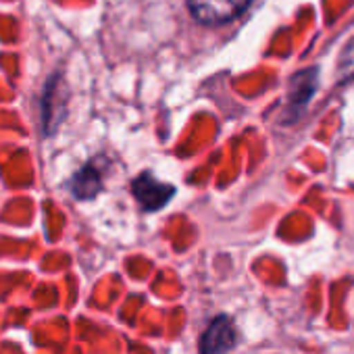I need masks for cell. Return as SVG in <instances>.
<instances>
[{
	"mask_svg": "<svg viewBox=\"0 0 354 354\" xmlns=\"http://www.w3.org/2000/svg\"><path fill=\"white\" fill-rule=\"evenodd\" d=\"M131 194L144 211H158L173 198L175 188L158 182L152 173H142L131 182Z\"/></svg>",
	"mask_w": 354,
	"mask_h": 354,
	"instance_id": "2",
	"label": "cell"
},
{
	"mask_svg": "<svg viewBox=\"0 0 354 354\" xmlns=\"http://www.w3.org/2000/svg\"><path fill=\"white\" fill-rule=\"evenodd\" d=\"M65 115V86L61 82V75L55 73L48 77L44 92H42V131L46 136H53L63 121Z\"/></svg>",
	"mask_w": 354,
	"mask_h": 354,
	"instance_id": "3",
	"label": "cell"
},
{
	"mask_svg": "<svg viewBox=\"0 0 354 354\" xmlns=\"http://www.w3.org/2000/svg\"><path fill=\"white\" fill-rule=\"evenodd\" d=\"M252 0H188L190 13L203 26H223L238 19Z\"/></svg>",
	"mask_w": 354,
	"mask_h": 354,
	"instance_id": "1",
	"label": "cell"
},
{
	"mask_svg": "<svg viewBox=\"0 0 354 354\" xmlns=\"http://www.w3.org/2000/svg\"><path fill=\"white\" fill-rule=\"evenodd\" d=\"M234 344H236V331H234L230 319L219 317L209 325V329L201 337V352L203 354H223V352L232 350Z\"/></svg>",
	"mask_w": 354,
	"mask_h": 354,
	"instance_id": "4",
	"label": "cell"
},
{
	"mask_svg": "<svg viewBox=\"0 0 354 354\" xmlns=\"http://www.w3.org/2000/svg\"><path fill=\"white\" fill-rule=\"evenodd\" d=\"M100 188H102V177H100V169H96L94 162L80 169L71 180V192L80 201L94 198L100 192Z\"/></svg>",
	"mask_w": 354,
	"mask_h": 354,
	"instance_id": "5",
	"label": "cell"
},
{
	"mask_svg": "<svg viewBox=\"0 0 354 354\" xmlns=\"http://www.w3.org/2000/svg\"><path fill=\"white\" fill-rule=\"evenodd\" d=\"M337 71H339V82H348L354 77V40L348 42L346 48L342 50Z\"/></svg>",
	"mask_w": 354,
	"mask_h": 354,
	"instance_id": "6",
	"label": "cell"
}]
</instances>
